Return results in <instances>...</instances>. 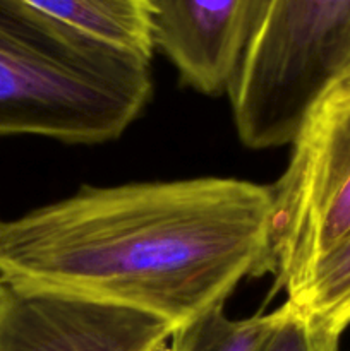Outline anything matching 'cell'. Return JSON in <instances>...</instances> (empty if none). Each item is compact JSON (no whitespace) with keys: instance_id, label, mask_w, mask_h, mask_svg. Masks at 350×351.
Returning a JSON list of instances; mask_svg holds the SVG:
<instances>
[{"instance_id":"6da1fadb","label":"cell","mask_w":350,"mask_h":351,"mask_svg":"<svg viewBox=\"0 0 350 351\" xmlns=\"http://www.w3.org/2000/svg\"><path fill=\"white\" fill-rule=\"evenodd\" d=\"M271 187L199 177L81 187L0 221V281L129 308L174 332L266 274Z\"/></svg>"},{"instance_id":"8fae6325","label":"cell","mask_w":350,"mask_h":351,"mask_svg":"<svg viewBox=\"0 0 350 351\" xmlns=\"http://www.w3.org/2000/svg\"><path fill=\"white\" fill-rule=\"evenodd\" d=\"M340 75H350V53H349V58H347L345 69H343V72Z\"/></svg>"},{"instance_id":"ba28073f","label":"cell","mask_w":350,"mask_h":351,"mask_svg":"<svg viewBox=\"0 0 350 351\" xmlns=\"http://www.w3.org/2000/svg\"><path fill=\"white\" fill-rule=\"evenodd\" d=\"M283 290L294 307L343 335L350 328V235L309 264Z\"/></svg>"},{"instance_id":"7c38bea8","label":"cell","mask_w":350,"mask_h":351,"mask_svg":"<svg viewBox=\"0 0 350 351\" xmlns=\"http://www.w3.org/2000/svg\"><path fill=\"white\" fill-rule=\"evenodd\" d=\"M163 351H170V345H168V346H167V348H165Z\"/></svg>"},{"instance_id":"3957f363","label":"cell","mask_w":350,"mask_h":351,"mask_svg":"<svg viewBox=\"0 0 350 351\" xmlns=\"http://www.w3.org/2000/svg\"><path fill=\"white\" fill-rule=\"evenodd\" d=\"M350 53V0H266L230 88L240 141L292 144Z\"/></svg>"},{"instance_id":"9c48e42d","label":"cell","mask_w":350,"mask_h":351,"mask_svg":"<svg viewBox=\"0 0 350 351\" xmlns=\"http://www.w3.org/2000/svg\"><path fill=\"white\" fill-rule=\"evenodd\" d=\"M277 321V311L229 319L222 307L205 312L172 335L170 351H261Z\"/></svg>"},{"instance_id":"8992f818","label":"cell","mask_w":350,"mask_h":351,"mask_svg":"<svg viewBox=\"0 0 350 351\" xmlns=\"http://www.w3.org/2000/svg\"><path fill=\"white\" fill-rule=\"evenodd\" d=\"M266 0H150L151 34L182 81L229 93Z\"/></svg>"},{"instance_id":"5b68a950","label":"cell","mask_w":350,"mask_h":351,"mask_svg":"<svg viewBox=\"0 0 350 351\" xmlns=\"http://www.w3.org/2000/svg\"><path fill=\"white\" fill-rule=\"evenodd\" d=\"M167 322L0 281V351H163Z\"/></svg>"},{"instance_id":"30bf717a","label":"cell","mask_w":350,"mask_h":351,"mask_svg":"<svg viewBox=\"0 0 350 351\" xmlns=\"http://www.w3.org/2000/svg\"><path fill=\"white\" fill-rule=\"evenodd\" d=\"M343 335L285 302L261 351H340Z\"/></svg>"},{"instance_id":"277c9868","label":"cell","mask_w":350,"mask_h":351,"mask_svg":"<svg viewBox=\"0 0 350 351\" xmlns=\"http://www.w3.org/2000/svg\"><path fill=\"white\" fill-rule=\"evenodd\" d=\"M271 194L266 273L285 288L350 235V75H338L305 117Z\"/></svg>"},{"instance_id":"7a4b0ae2","label":"cell","mask_w":350,"mask_h":351,"mask_svg":"<svg viewBox=\"0 0 350 351\" xmlns=\"http://www.w3.org/2000/svg\"><path fill=\"white\" fill-rule=\"evenodd\" d=\"M151 93V58L0 5V137L106 143Z\"/></svg>"},{"instance_id":"52a82bcc","label":"cell","mask_w":350,"mask_h":351,"mask_svg":"<svg viewBox=\"0 0 350 351\" xmlns=\"http://www.w3.org/2000/svg\"><path fill=\"white\" fill-rule=\"evenodd\" d=\"M0 5L141 57L153 55L150 0H0Z\"/></svg>"}]
</instances>
